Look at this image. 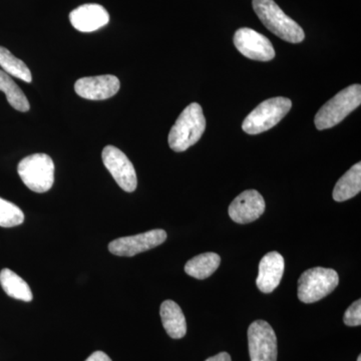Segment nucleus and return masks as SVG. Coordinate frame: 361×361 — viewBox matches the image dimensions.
I'll list each match as a JSON object with an SVG mask.
<instances>
[{
    "mask_svg": "<svg viewBox=\"0 0 361 361\" xmlns=\"http://www.w3.org/2000/svg\"><path fill=\"white\" fill-rule=\"evenodd\" d=\"M160 315L164 329L169 336L174 339H180L186 336V318L180 306L175 301H164L161 305Z\"/></svg>",
    "mask_w": 361,
    "mask_h": 361,
    "instance_id": "nucleus-15",
    "label": "nucleus"
},
{
    "mask_svg": "<svg viewBox=\"0 0 361 361\" xmlns=\"http://www.w3.org/2000/svg\"><path fill=\"white\" fill-rule=\"evenodd\" d=\"M23 184L35 193H45L54 182V164L47 154H33L23 159L18 167Z\"/></svg>",
    "mask_w": 361,
    "mask_h": 361,
    "instance_id": "nucleus-5",
    "label": "nucleus"
},
{
    "mask_svg": "<svg viewBox=\"0 0 361 361\" xmlns=\"http://www.w3.org/2000/svg\"><path fill=\"white\" fill-rule=\"evenodd\" d=\"M361 104V85H353L339 92L336 96L323 104L316 114L314 123L317 130L336 127L356 110Z\"/></svg>",
    "mask_w": 361,
    "mask_h": 361,
    "instance_id": "nucleus-3",
    "label": "nucleus"
},
{
    "mask_svg": "<svg viewBox=\"0 0 361 361\" xmlns=\"http://www.w3.org/2000/svg\"><path fill=\"white\" fill-rule=\"evenodd\" d=\"M0 90L6 94L7 102L16 111H23V113L30 111V102L25 92L14 82L11 75L1 70H0Z\"/></svg>",
    "mask_w": 361,
    "mask_h": 361,
    "instance_id": "nucleus-19",
    "label": "nucleus"
},
{
    "mask_svg": "<svg viewBox=\"0 0 361 361\" xmlns=\"http://www.w3.org/2000/svg\"><path fill=\"white\" fill-rule=\"evenodd\" d=\"M339 276L336 270L314 267L306 270L298 280V298L301 302H317L329 295L338 286Z\"/></svg>",
    "mask_w": 361,
    "mask_h": 361,
    "instance_id": "nucleus-6",
    "label": "nucleus"
},
{
    "mask_svg": "<svg viewBox=\"0 0 361 361\" xmlns=\"http://www.w3.org/2000/svg\"><path fill=\"white\" fill-rule=\"evenodd\" d=\"M254 11L263 25L280 39L299 44L305 39L302 27L285 14L274 0H253Z\"/></svg>",
    "mask_w": 361,
    "mask_h": 361,
    "instance_id": "nucleus-2",
    "label": "nucleus"
},
{
    "mask_svg": "<svg viewBox=\"0 0 361 361\" xmlns=\"http://www.w3.org/2000/svg\"><path fill=\"white\" fill-rule=\"evenodd\" d=\"M285 269L284 258L276 251L269 252L259 263L256 285L263 293H271L280 284Z\"/></svg>",
    "mask_w": 361,
    "mask_h": 361,
    "instance_id": "nucleus-13",
    "label": "nucleus"
},
{
    "mask_svg": "<svg viewBox=\"0 0 361 361\" xmlns=\"http://www.w3.org/2000/svg\"><path fill=\"white\" fill-rule=\"evenodd\" d=\"M23 221H25V214L20 207L0 198V227H16L23 224Z\"/></svg>",
    "mask_w": 361,
    "mask_h": 361,
    "instance_id": "nucleus-21",
    "label": "nucleus"
},
{
    "mask_svg": "<svg viewBox=\"0 0 361 361\" xmlns=\"http://www.w3.org/2000/svg\"><path fill=\"white\" fill-rule=\"evenodd\" d=\"M104 167L123 191L132 193L137 186V173L125 153L114 146H106L102 153Z\"/></svg>",
    "mask_w": 361,
    "mask_h": 361,
    "instance_id": "nucleus-8",
    "label": "nucleus"
},
{
    "mask_svg": "<svg viewBox=\"0 0 361 361\" xmlns=\"http://www.w3.org/2000/svg\"><path fill=\"white\" fill-rule=\"evenodd\" d=\"M71 25L82 32H92L104 27L110 21V16L104 7L96 4L78 6L70 14Z\"/></svg>",
    "mask_w": 361,
    "mask_h": 361,
    "instance_id": "nucleus-14",
    "label": "nucleus"
},
{
    "mask_svg": "<svg viewBox=\"0 0 361 361\" xmlns=\"http://www.w3.org/2000/svg\"><path fill=\"white\" fill-rule=\"evenodd\" d=\"M0 66L7 75L20 78L23 82H32V75L27 66L4 47H0Z\"/></svg>",
    "mask_w": 361,
    "mask_h": 361,
    "instance_id": "nucleus-20",
    "label": "nucleus"
},
{
    "mask_svg": "<svg viewBox=\"0 0 361 361\" xmlns=\"http://www.w3.org/2000/svg\"><path fill=\"white\" fill-rule=\"evenodd\" d=\"M220 264V256L214 252H208V253L195 256L191 260L188 261L185 265V272L189 276L204 280L213 275V273L219 268Z\"/></svg>",
    "mask_w": 361,
    "mask_h": 361,
    "instance_id": "nucleus-17",
    "label": "nucleus"
},
{
    "mask_svg": "<svg viewBox=\"0 0 361 361\" xmlns=\"http://www.w3.org/2000/svg\"><path fill=\"white\" fill-rule=\"evenodd\" d=\"M361 191V163L358 161L345 173L334 189V200L336 202L348 201L353 198Z\"/></svg>",
    "mask_w": 361,
    "mask_h": 361,
    "instance_id": "nucleus-16",
    "label": "nucleus"
},
{
    "mask_svg": "<svg viewBox=\"0 0 361 361\" xmlns=\"http://www.w3.org/2000/svg\"><path fill=\"white\" fill-rule=\"evenodd\" d=\"M291 99L278 97L266 99L246 116L242 129L249 135H258L272 129L291 110Z\"/></svg>",
    "mask_w": 361,
    "mask_h": 361,
    "instance_id": "nucleus-4",
    "label": "nucleus"
},
{
    "mask_svg": "<svg viewBox=\"0 0 361 361\" xmlns=\"http://www.w3.org/2000/svg\"><path fill=\"white\" fill-rule=\"evenodd\" d=\"M0 285L7 295L18 300L30 302L33 299L30 287L13 270L6 268L0 272Z\"/></svg>",
    "mask_w": 361,
    "mask_h": 361,
    "instance_id": "nucleus-18",
    "label": "nucleus"
},
{
    "mask_svg": "<svg viewBox=\"0 0 361 361\" xmlns=\"http://www.w3.org/2000/svg\"><path fill=\"white\" fill-rule=\"evenodd\" d=\"M120 87V80L115 75H104L80 78L75 82V90L82 99L103 101L115 96Z\"/></svg>",
    "mask_w": 361,
    "mask_h": 361,
    "instance_id": "nucleus-12",
    "label": "nucleus"
},
{
    "mask_svg": "<svg viewBox=\"0 0 361 361\" xmlns=\"http://www.w3.org/2000/svg\"><path fill=\"white\" fill-rule=\"evenodd\" d=\"M167 240V233L161 229L151 230L135 236L122 237L109 244V250L116 256L133 257L160 246Z\"/></svg>",
    "mask_w": 361,
    "mask_h": 361,
    "instance_id": "nucleus-9",
    "label": "nucleus"
},
{
    "mask_svg": "<svg viewBox=\"0 0 361 361\" xmlns=\"http://www.w3.org/2000/svg\"><path fill=\"white\" fill-rule=\"evenodd\" d=\"M344 324L348 326H360L361 324V300L358 299L351 304L343 316Z\"/></svg>",
    "mask_w": 361,
    "mask_h": 361,
    "instance_id": "nucleus-22",
    "label": "nucleus"
},
{
    "mask_svg": "<svg viewBox=\"0 0 361 361\" xmlns=\"http://www.w3.org/2000/svg\"><path fill=\"white\" fill-rule=\"evenodd\" d=\"M357 361H361V356H360H360H358V357H357Z\"/></svg>",
    "mask_w": 361,
    "mask_h": 361,
    "instance_id": "nucleus-25",
    "label": "nucleus"
},
{
    "mask_svg": "<svg viewBox=\"0 0 361 361\" xmlns=\"http://www.w3.org/2000/svg\"><path fill=\"white\" fill-rule=\"evenodd\" d=\"M234 44L246 58L269 61L275 58V49L269 39L251 28H239L234 35Z\"/></svg>",
    "mask_w": 361,
    "mask_h": 361,
    "instance_id": "nucleus-10",
    "label": "nucleus"
},
{
    "mask_svg": "<svg viewBox=\"0 0 361 361\" xmlns=\"http://www.w3.org/2000/svg\"><path fill=\"white\" fill-rule=\"evenodd\" d=\"M251 361H277V337L274 329L264 320H256L248 329Z\"/></svg>",
    "mask_w": 361,
    "mask_h": 361,
    "instance_id": "nucleus-7",
    "label": "nucleus"
},
{
    "mask_svg": "<svg viewBox=\"0 0 361 361\" xmlns=\"http://www.w3.org/2000/svg\"><path fill=\"white\" fill-rule=\"evenodd\" d=\"M206 130V118L200 104H189L176 121L169 134V146L180 153L194 146Z\"/></svg>",
    "mask_w": 361,
    "mask_h": 361,
    "instance_id": "nucleus-1",
    "label": "nucleus"
},
{
    "mask_svg": "<svg viewBox=\"0 0 361 361\" xmlns=\"http://www.w3.org/2000/svg\"><path fill=\"white\" fill-rule=\"evenodd\" d=\"M266 204L262 195L256 190H247L234 199L228 209L230 218L238 224H249L264 213Z\"/></svg>",
    "mask_w": 361,
    "mask_h": 361,
    "instance_id": "nucleus-11",
    "label": "nucleus"
},
{
    "mask_svg": "<svg viewBox=\"0 0 361 361\" xmlns=\"http://www.w3.org/2000/svg\"><path fill=\"white\" fill-rule=\"evenodd\" d=\"M85 361H111V360L103 351H96V353L90 355Z\"/></svg>",
    "mask_w": 361,
    "mask_h": 361,
    "instance_id": "nucleus-23",
    "label": "nucleus"
},
{
    "mask_svg": "<svg viewBox=\"0 0 361 361\" xmlns=\"http://www.w3.org/2000/svg\"><path fill=\"white\" fill-rule=\"evenodd\" d=\"M205 361H232L231 356L229 355V353H221L219 355L212 356V357H209L208 360Z\"/></svg>",
    "mask_w": 361,
    "mask_h": 361,
    "instance_id": "nucleus-24",
    "label": "nucleus"
}]
</instances>
